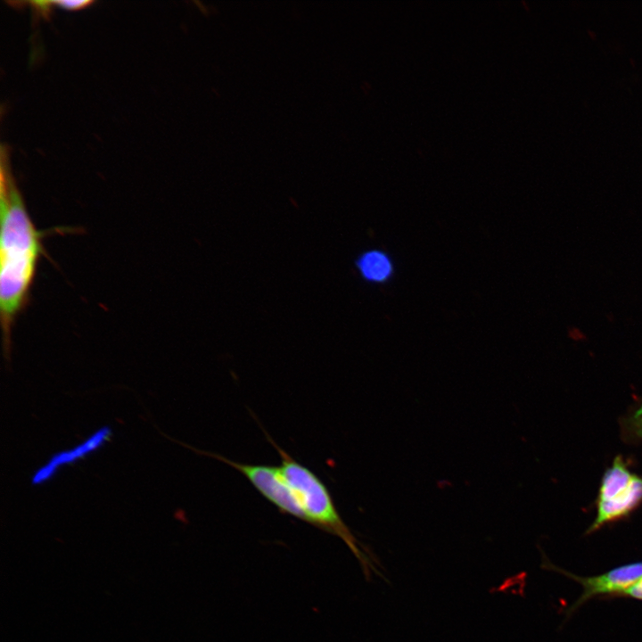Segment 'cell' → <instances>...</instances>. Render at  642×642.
Listing matches in <instances>:
<instances>
[{"mask_svg":"<svg viewBox=\"0 0 642 642\" xmlns=\"http://www.w3.org/2000/svg\"><path fill=\"white\" fill-rule=\"evenodd\" d=\"M618 597H629L642 601V576Z\"/></svg>","mask_w":642,"mask_h":642,"instance_id":"9c48e42d","label":"cell"},{"mask_svg":"<svg viewBox=\"0 0 642 642\" xmlns=\"http://www.w3.org/2000/svg\"><path fill=\"white\" fill-rule=\"evenodd\" d=\"M356 267L361 277L372 284L388 282L394 274L391 257L383 250L370 249L360 254Z\"/></svg>","mask_w":642,"mask_h":642,"instance_id":"52a82bcc","label":"cell"},{"mask_svg":"<svg viewBox=\"0 0 642 642\" xmlns=\"http://www.w3.org/2000/svg\"><path fill=\"white\" fill-rule=\"evenodd\" d=\"M1 157L0 316L4 350L9 356L12 329L28 303L44 248L42 233L28 214L9 172L4 147Z\"/></svg>","mask_w":642,"mask_h":642,"instance_id":"6da1fadb","label":"cell"},{"mask_svg":"<svg viewBox=\"0 0 642 642\" xmlns=\"http://www.w3.org/2000/svg\"><path fill=\"white\" fill-rule=\"evenodd\" d=\"M642 504V476L632 473L622 456L605 470L597 498V514L586 534L626 519Z\"/></svg>","mask_w":642,"mask_h":642,"instance_id":"3957f363","label":"cell"},{"mask_svg":"<svg viewBox=\"0 0 642 642\" xmlns=\"http://www.w3.org/2000/svg\"><path fill=\"white\" fill-rule=\"evenodd\" d=\"M543 568L556 571L580 583L582 592L568 608L570 615L590 599L618 598V597L642 576V561L626 564L606 571L597 576L581 577L559 568L549 562H543Z\"/></svg>","mask_w":642,"mask_h":642,"instance_id":"5b68a950","label":"cell"},{"mask_svg":"<svg viewBox=\"0 0 642 642\" xmlns=\"http://www.w3.org/2000/svg\"><path fill=\"white\" fill-rule=\"evenodd\" d=\"M93 2L89 0H61L53 1V4L57 5L62 9L75 11L86 7Z\"/></svg>","mask_w":642,"mask_h":642,"instance_id":"ba28073f","label":"cell"},{"mask_svg":"<svg viewBox=\"0 0 642 642\" xmlns=\"http://www.w3.org/2000/svg\"><path fill=\"white\" fill-rule=\"evenodd\" d=\"M111 436V428L109 426H103L78 445L70 449L56 452L44 465L34 472L31 477V483L33 485H40L50 481L60 468L74 464L87 455L98 450L109 440Z\"/></svg>","mask_w":642,"mask_h":642,"instance_id":"8992f818","label":"cell"},{"mask_svg":"<svg viewBox=\"0 0 642 642\" xmlns=\"http://www.w3.org/2000/svg\"><path fill=\"white\" fill-rule=\"evenodd\" d=\"M281 457L279 468L292 489L302 511L304 520L315 527L340 538L359 561L365 573H378L370 556L358 543L342 519L333 498L320 478L309 468L296 461L266 433Z\"/></svg>","mask_w":642,"mask_h":642,"instance_id":"7a4b0ae2","label":"cell"},{"mask_svg":"<svg viewBox=\"0 0 642 642\" xmlns=\"http://www.w3.org/2000/svg\"><path fill=\"white\" fill-rule=\"evenodd\" d=\"M232 466L241 473L252 486L271 504L284 514L301 521L302 511L295 496L286 482L279 466L268 465L243 464L228 459L221 455L199 451Z\"/></svg>","mask_w":642,"mask_h":642,"instance_id":"277c9868","label":"cell"}]
</instances>
